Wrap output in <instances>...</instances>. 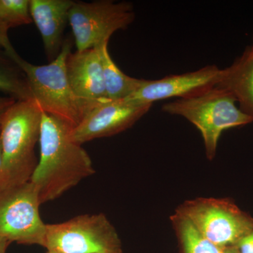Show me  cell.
<instances>
[{"instance_id": "10", "label": "cell", "mask_w": 253, "mask_h": 253, "mask_svg": "<svg viewBox=\"0 0 253 253\" xmlns=\"http://www.w3.org/2000/svg\"><path fill=\"white\" fill-rule=\"evenodd\" d=\"M221 69L215 65L156 81L145 80L144 84L125 101L135 104H153L160 100L189 97L204 92L217 84Z\"/></svg>"}, {"instance_id": "9", "label": "cell", "mask_w": 253, "mask_h": 253, "mask_svg": "<svg viewBox=\"0 0 253 253\" xmlns=\"http://www.w3.org/2000/svg\"><path fill=\"white\" fill-rule=\"evenodd\" d=\"M153 104H135L125 100H106L98 104L70 132L71 140L83 144L109 137L126 130L135 124Z\"/></svg>"}, {"instance_id": "3", "label": "cell", "mask_w": 253, "mask_h": 253, "mask_svg": "<svg viewBox=\"0 0 253 253\" xmlns=\"http://www.w3.org/2000/svg\"><path fill=\"white\" fill-rule=\"evenodd\" d=\"M71 47V40L65 39L57 57L49 64L42 66L28 62L16 51L9 54L26 73L33 99L42 111L74 128L101 102L82 99L73 91L66 67Z\"/></svg>"}, {"instance_id": "17", "label": "cell", "mask_w": 253, "mask_h": 253, "mask_svg": "<svg viewBox=\"0 0 253 253\" xmlns=\"http://www.w3.org/2000/svg\"><path fill=\"white\" fill-rule=\"evenodd\" d=\"M0 21L8 31L33 22L30 0H0Z\"/></svg>"}, {"instance_id": "11", "label": "cell", "mask_w": 253, "mask_h": 253, "mask_svg": "<svg viewBox=\"0 0 253 253\" xmlns=\"http://www.w3.org/2000/svg\"><path fill=\"white\" fill-rule=\"evenodd\" d=\"M100 46L71 52L66 62L68 81L74 92L82 99L94 102L108 100Z\"/></svg>"}, {"instance_id": "2", "label": "cell", "mask_w": 253, "mask_h": 253, "mask_svg": "<svg viewBox=\"0 0 253 253\" xmlns=\"http://www.w3.org/2000/svg\"><path fill=\"white\" fill-rule=\"evenodd\" d=\"M42 111L34 99L16 101L5 113L1 126L0 191L29 182L38 165Z\"/></svg>"}, {"instance_id": "14", "label": "cell", "mask_w": 253, "mask_h": 253, "mask_svg": "<svg viewBox=\"0 0 253 253\" xmlns=\"http://www.w3.org/2000/svg\"><path fill=\"white\" fill-rule=\"evenodd\" d=\"M108 44L109 42L100 46L106 96L109 100L126 99L142 86L145 80L125 74L111 58Z\"/></svg>"}, {"instance_id": "1", "label": "cell", "mask_w": 253, "mask_h": 253, "mask_svg": "<svg viewBox=\"0 0 253 253\" xmlns=\"http://www.w3.org/2000/svg\"><path fill=\"white\" fill-rule=\"evenodd\" d=\"M71 126L42 112L41 154L31 180L41 205L54 201L95 173L89 154L70 138Z\"/></svg>"}, {"instance_id": "26", "label": "cell", "mask_w": 253, "mask_h": 253, "mask_svg": "<svg viewBox=\"0 0 253 253\" xmlns=\"http://www.w3.org/2000/svg\"><path fill=\"white\" fill-rule=\"evenodd\" d=\"M48 253V252H47Z\"/></svg>"}, {"instance_id": "24", "label": "cell", "mask_w": 253, "mask_h": 253, "mask_svg": "<svg viewBox=\"0 0 253 253\" xmlns=\"http://www.w3.org/2000/svg\"><path fill=\"white\" fill-rule=\"evenodd\" d=\"M250 48H251V51H252L253 52V44H252V46H250Z\"/></svg>"}, {"instance_id": "23", "label": "cell", "mask_w": 253, "mask_h": 253, "mask_svg": "<svg viewBox=\"0 0 253 253\" xmlns=\"http://www.w3.org/2000/svg\"><path fill=\"white\" fill-rule=\"evenodd\" d=\"M1 139H0V171H1Z\"/></svg>"}, {"instance_id": "4", "label": "cell", "mask_w": 253, "mask_h": 253, "mask_svg": "<svg viewBox=\"0 0 253 253\" xmlns=\"http://www.w3.org/2000/svg\"><path fill=\"white\" fill-rule=\"evenodd\" d=\"M236 103L232 95L214 86L201 94L167 103L162 111L194 125L204 139L206 156L212 161L223 131L253 122V117L242 112Z\"/></svg>"}, {"instance_id": "21", "label": "cell", "mask_w": 253, "mask_h": 253, "mask_svg": "<svg viewBox=\"0 0 253 253\" xmlns=\"http://www.w3.org/2000/svg\"><path fill=\"white\" fill-rule=\"evenodd\" d=\"M11 244V242L9 240L0 237V253H6V250Z\"/></svg>"}, {"instance_id": "6", "label": "cell", "mask_w": 253, "mask_h": 253, "mask_svg": "<svg viewBox=\"0 0 253 253\" xmlns=\"http://www.w3.org/2000/svg\"><path fill=\"white\" fill-rule=\"evenodd\" d=\"M176 212L223 250L234 247L253 229V218L229 200L201 198L187 201Z\"/></svg>"}, {"instance_id": "20", "label": "cell", "mask_w": 253, "mask_h": 253, "mask_svg": "<svg viewBox=\"0 0 253 253\" xmlns=\"http://www.w3.org/2000/svg\"><path fill=\"white\" fill-rule=\"evenodd\" d=\"M16 100L9 96H0V126L5 113L7 112L11 106L16 102Z\"/></svg>"}, {"instance_id": "22", "label": "cell", "mask_w": 253, "mask_h": 253, "mask_svg": "<svg viewBox=\"0 0 253 253\" xmlns=\"http://www.w3.org/2000/svg\"><path fill=\"white\" fill-rule=\"evenodd\" d=\"M222 253H236V251H235V249H234V248H228V249H224V251H223Z\"/></svg>"}, {"instance_id": "8", "label": "cell", "mask_w": 253, "mask_h": 253, "mask_svg": "<svg viewBox=\"0 0 253 253\" xmlns=\"http://www.w3.org/2000/svg\"><path fill=\"white\" fill-rule=\"evenodd\" d=\"M39 196L31 181L0 191V237L44 247L46 225L40 214Z\"/></svg>"}, {"instance_id": "7", "label": "cell", "mask_w": 253, "mask_h": 253, "mask_svg": "<svg viewBox=\"0 0 253 253\" xmlns=\"http://www.w3.org/2000/svg\"><path fill=\"white\" fill-rule=\"evenodd\" d=\"M134 18L135 13L130 2L75 1L68 14V23L77 51H83L107 42L113 33L126 29Z\"/></svg>"}, {"instance_id": "18", "label": "cell", "mask_w": 253, "mask_h": 253, "mask_svg": "<svg viewBox=\"0 0 253 253\" xmlns=\"http://www.w3.org/2000/svg\"><path fill=\"white\" fill-rule=\"evenodd\" d=\"M237 253H253V229L234 246Z\"/></svg>"}, {"instance_id": "25", "label": "cell", "mask_w": 253, "mask_h": 253, "mask_svg": "<svg viewBox=\"0 0 253 253\" xmlns=\"http://www.w3.org/2000/svg\"></svg>"}, {"instance_id": "5", "label": "cell", "mask_w": 253, "mask_h": 253, "mask_svg": "<svg viewBox=\"0 0 253 253\" xmlns=\"http://www.w3.org/2000/svg\"><path fill=\"white\" fill-rule=\"evenodd\" d=\"M44 248L49 253L123 252L117 231L102 213L46 224Z\"/></svg>"}, {"instance_id": "19", "label": "cell", "mask_w": 253, "mask_h": 253, "mask_svg": "<svg viewBox=\"0 0 253 253\" xmlns=\"http://www.w3.org/2000/svg\"><path fill=\"white\" fill-rule=\"evenodd\" d=\"M0 48H2L8 53L14 52L16 50L13 47L8 37V30L0 21Z\"/></svg>"}, {"instance_id": "13", "label": "cell", "mask_w": 253, "mask_h": 253, "mask_svg": "<svg viewBox=\"0 0 253 253\" xmlns=\"http://www.w3.org/2000/svg\"><path fill=\"white\" fill-rule=\"evenodd\" d=\"M235 98L242 112L253 117V52L248 47L225 69L217 85Z\"/></svg>"}, {"instance_id": "15", "label": "cell", "mask_w": 253, "mask_h": 253, "mask_svg": "<svg viewBox=\"0 0 253 253\" xmlns=\"http://www.w3.org/2000/svg\"><path fill=\"white\" fill-rule=\"evenodd\" d=\"M0 92L16 101L33 99L26 73L2 48H0Z\"/></svg>"}, {"instance_id": "16", "label": "cell", "mask_w": 253, "mask_h": 253, "mask_svg": "<svg viewBox=\"0 0 253 253\" xmlns=\"http://www.w3.org/2000/svg\"><path fill=\"white\" fill-rule=\"evenodd\" d=\"M173 224L184 253H222L224 250L217 247L204 237L191 221L176 212L172 217Z\"/></svg>"}, {"instance_id": "12", "label": "cell", "mask_w": 253, "mask_h": 253, "mask_svg": "<svg viewBox=\"0 0 253 253\" xmlns=\"http://www.w3.org/2000/svg\"><path fill=\"white\" fill-rule=\"evenodd\" d=\"M72 0H30L32 20L42 38L46 56L53 61L61 52Z\"/></svg>"}]
</instances>
